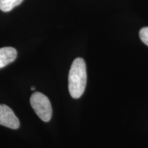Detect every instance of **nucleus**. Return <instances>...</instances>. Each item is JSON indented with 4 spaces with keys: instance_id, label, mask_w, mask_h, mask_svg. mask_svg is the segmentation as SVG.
<instances>
[{
    "instance_id": "nucleus-1",
    "label": "nucleus",
    "mask_w": 148,
    "mask_h": 148,
    "mask_svg": "<svg viewBox=\"0 0 148 148\" xmlns=\"http://www.w3.org/2000/svg\"><path fill=\"white\" fill-rule=\"evenodd\" d=\"M68 80L70 95L74 99H78L84 93L87 80L86 63L82 58H77L73 60Z\"/></svg>"
},
{
    "instance_id": "nucleus-2",
    "label": "nucleus",
    "mask_w": 148,
    "mask_h": 148,
    "mask_svg": "<svg viewBox=\"0 0 148 148\" xmlns=\"http://www.w3.org/2000/svg\"><path fill=\"white\" fill-rule=\"evenodd\" d=\"M30 103L32 108L42 121H50L52 116V108L47 96L41 92H35L31 96Z\"/></svg>"
},
{
    "instance_id": "nucleus-3",
    "label": "nucleus",
    "mask_w": 148,
    "mask_h": 148,
    "mask_svg": "<svg viewBox=\"0 0 148 148\" xmlns=\"http://www.w3.org/2000/svg\"><path fill=\"white\" fill-rule=\"evenodd\" d=\"M0 125L13 130L20 126L18 119L13 111L5 104H0Z\"/></svg>"
},
{
    "instance_id": "nucleus-4",
    "label": "nucleus",
    "mask_w": 148,
    "mask_h": 148,
    "mask_svg": "<svg viewBox=\"0 0 148 148\" xmlns=\"http://www.w3.org/2000/svg\"><path fill=\"white\" fill-rule=\"evenodd\" d=\"M17 52L14 48L5 47L0 48V69L10 64L16 58Z\"/></svg>"
},
{
    "instance_id": "nucleus-5",
    "label": "nucleus",
    "mask_w": 148,
    "mask_h": 148,
    "mask_svg": "<svg viewBox=\"0 0 148 148\" xmlns=\"http://www.w3.org/2000/svg\"><path fill=\"white\" fill-rule=\"evenodd\" d=\"M23 1V0H0V10L3 12H9L21 3Z\"/></svg>"
},
{
    "instance_id": "nucleus-6",
    "label": "nucleus",
    "mask_w": 148,
    "mask_h": 148,
    "mask_svg": "<svg viewBox=\"0 0 148 148\" xmlns=\"http://www.w3.org/2000/svg\"><path fill=\"white\" fill-rule=\"evenodd\" d=\"M139 36L142 42L148 46V27H143L139 32Z\"/></svg>"
},
{
    "instance_id": "nucleus-7",
    "label": "nucleus",
    "mask_w": 148,
    "mask_h": 148,
    "mask_svg": "<svg viewBox=\"0 0 148 148\" xmlns=\"http://www.w3.org/2000/svg\"><path fill=\"white\" fill-rule=\"evenodd\" d=\"M34 89H35L34 86H32V87H31V90H34Z\"/></svg>"
}]
</instances>
